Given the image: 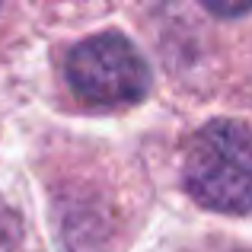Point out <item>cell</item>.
Masks as SVG:
<instances>
[{
	"label": "cell",
	"mask_w": 252,
	"mask_h": 252,
	"mask_svg": "<svg viewBox=\"0 0 252 252\" xmlns=\"http://www.w3.org/2000/svg\"><path fill=\"white\" fill-rule=\"evenodd\" d=\"M182 182L208 211H252V131L227 118L204 125L185 147Z\"/></svg>",
	"instance_id": "6da1fadb"
},
{
	"label": "cell",
	"mask_w": 252,
	"mask_h": 252,
	"mask_svg": "<svg viewBox=\"0 0 252 252\" xmlns=\"http://www.w3.org/2000/svg\"><path fill=\"white\" fill-rule=\"evenodd\" d=\"M67 80L83 102L131 105L150 90V67L141 51L118 32H102L80 42L67 58Z\"/></svg>",
	"instance_id": "7a4b0ae2"
},
{
	"label": "cell",
	"mask_w": 252,
	"mask_h": 252,
	"mask_svg": "<svg viewBox=\"0 0 252 252\" xmlns=\"http://www.w3.org/2000/svg\"><path fill=\"white\" fill-rule=\"evenodd\" d=\"M23 249V223L13 214L10 204L0 201V252H19Z\"/></svg>",
	"instance_id": "3957f363"
}]
</instances>
